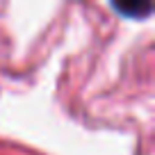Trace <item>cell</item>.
I'll return each mask as SVG.
<instances>
[{
  "mask_svg": "<svg viewBox=\"0 0 155 155\" xmlns=\"http://www.w3.org/2000/svg\"><path fill=\"white\" fill-rule=\"evenodd\" d=\"M119 14L123 16H130V18H141V16H148L150 12H153V7L148 5V2H144V5H139V2H132V5H112Z\"/></svg>",
  "mask_w": 155,
  "mask_h": 155,
  "instance_id": "1",
  "label": "cell"
}]
</instances>
